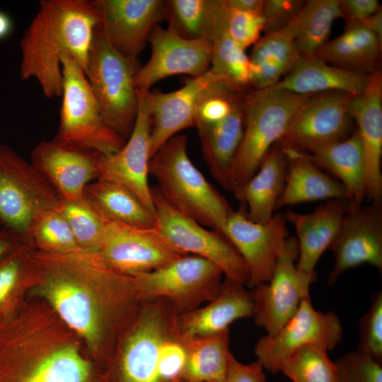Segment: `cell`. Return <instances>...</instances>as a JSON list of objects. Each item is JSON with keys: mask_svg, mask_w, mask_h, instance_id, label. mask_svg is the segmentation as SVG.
Returning a JSON list of instances; mask_svg holds the SVG:
<instances>
[{"mask_svg": "<svg viewBox=\"0 0 382 382\" xmlns=\"http://www.w3.org/2000/svg\"><path fill=\"white\" fill-rule=\"evenodd\" d=\"M33 255L37 292L104 365L141 308L134 277L109 267L96 252Z\"/></svg>", "mask_w": 382, "mask_h": 382, "instance_id": "6da1fadb", "label": "cell"}, {"mask_svg": "<svg viewBox=\"0 0 382 382\" xmlns=\"http://www.w3.org/2000/svg\"><path fill=\"white\" fill-rule=\"evenodd\" d=\"M100 16L94 1L42 0L20 41V76L34 79L48 98L62 96L61 57L86 71L95 28Z\"/></svg>", "mask_w": 382, "mask_h": 382, "instance_id": "7a4b0ae2", "label": "cell"}, {"mask_svg": "<svg viewBox=\"0 0 382 382\" xmlns=\"http://www.w3.org/2000/svg\"><path fill=\"white\" fill-rule=\"evenodd\" d=\"M178 313L163 298L143 300L103 368L105 382H190L189 339L180 333Z\"/></svg>", "mask_w": 382, "mask_h": 382, "instance_id": "3957f363", "label": "cell"}, {"mask_svg": "<svg viewBox=\"0 0 382 382\" xmlns=\"http://www.w3.org/2000/svg\"><path fill=\"white\" fill-rule=\"evenodd\" d=\"M42 343L30 351L16 312L0 320V382H104L103 370L74 342Z\"/></svg>", "mask_w": 382, "mask_h": 382, "instance_id": "277c9868", "label": "cell"}, {"mask_svg": "<svg viewBox=\"0 0 382 382\" xmlns=\"http://www.w3.org/2000/svg\"><path fill=\"white\" fill-rule=\"evenodd\" d=\"M187 137L176 134L150 159L149 173L164 199L203 226L225 235L234 212L226 199L195 166L187 154Z\"/></svg>", "mask_w": 382, "mask_h": 382, "instance_id": "5b68a950", "label": "cell"}, {"mask_svg": "<svg viewBox=\"0 0 382 382\" xmlns=\"http://www.w3.org/2000/svg\"><path fill=\"white\" fill-rule=\"evenodd\" d=\"M310 96L285 91L246 92L243 137L225 189L233 192L255 173L266 153L282 139L293 115Z\"/></svg>", "mask_w": 382, "mask_h": 382, "instance_id": "8992f818", "label": "cell"}, {"mask_svg": "<svg viewBox=\"0 0 382 382\" xmlns=\"http://www.w3.org/2000/svg\"><path fill=\"white\" fill-rule=\"evenodd\" d=\"M139 59L127 58L109 43L99 23L95 28L85 75L107 125L127 139L138 115L134 83Z\"/></svg>", "mask_w": 382, "mask_h": 382, "instance_id": "52a82bcc", "label": "cell"}, {"mask_svg": "<svg viewBox=\"0 0 382 382\" xmlns=\"http://www.w3.org/2000/svg\"><path fill=\"white\" fill-rule=\"evenodd\" d=\"M63 77L59 125L55 137L107 156L117 153L127 139L105 122L83 70L69 56L61 57Z\"/></svg>", "mask_w": 382, "mask_h": 382, "instance_id": "ba28073f", "label": "cell"}, {"mask_svg": "<svg viewBox=\"0 0 382 382\" xmlns=\"http://www.w3.org/2000/svg\"><path fill=\"white\" fill-rule=\"evenodd\" d=\"M60 202L57 192L31 162L8 145L0 144L1 228L32 244L30 231L35 212L59 208Z\"/></svg>", "mask_w": 382, "mask_h": 382, "instance_id": "9c48e42d", "label": "cell"}, {"mask_svg": "<svg viewBox=\"0 0 382 382\" xmlns=\"http://www.w3.org/2000/svg\"><path fill=\"white\" fill-rule=\"evenodd\" d=\"M222 274L215 263L188 254L156 270L133 277L141 300L166 299L181 314L214 299L221 287Z\"/></svg>", "mask_w": 382, "mask_h": 382, "instance_id": "30bf717a", "label": "cell"}, {"mask_svg": "<svg viewBox=\"0 0 382 382\" xmlns=\"http://www.w3.org/2000/svg\"><path fill=\"white\" fill-rule=\"evenodd\" d=\"M156 212V226L168 241L184 254L212 261L226 278L246 284L248 267L238 251L221 233L202 225L175 209L162 197L157 186L151 187Z\"/></svg>", "mask_w": 382, "mask_h": 382, "instance_id": "8fae6325", "label": "cell"}, {"mask_svg": "<svg viewBox=\"0 0 382 382\" xmlns=\"http://www.w3.org/2000/svg\"><path fill=\"white\" fill-rule=\"evenodd\" d=\"M96 253L109 267L131 277L153 272L186 255L156 225L138 226L115 221H108Z\"/></svg>", "mask_w": 382, "mask_h": 382, "instance_id": "7c38bea8", "label": "cell"}, {"mask_svg": "<svg viewBox=\"0 0 382 382\" xmlns=\"http://www.w3.org/2000/svg\"><path fill=\"white\" fill-rule=\"evenodd\" d=\"M353 96L332 91L310 96L293 115L279 145L310 153L350 137Z\"/></svg>", "mask_w": 382, "mask_h": 382, "instance_id": "4fadbf2b", "label": "cell"}, {"mask_svg": "<svg viewBox=\"0 0 382 382\" xmlns=\"http://www.w3.org/2000/svg\"><path fill=\"white\" fill-rule=\"evenodd\" d=\"M298 258V244L288 238L279 255L270 281L255 286V323L275 335L297 311L301 300L309 296V288L316 273L299 270L294 261Z\"/></svg>", "mask_w": 382, "mask_h": 382, "instance_id": "5bb4252c", "label": "cell"}, {"mask_svg": "<svg viewBox=\"0 0 382 382\" xmlns=\"http://www.w3.org/2000/svg\"><path fill=\"white\" fill-rule=\"evenodd\" d=\"M342 334L337 316L331 311H316L307 296L275 335H265L258 340L255 353L263 369L276 373L283 361L299 348L317 345L332 350L342 340Z\"/></svg>", "mask_w": 382, "mask_h": 382, "instance_id": "9a60e30c", "label": "cell"}, {"mask_svg": "<svg viewBox=\"0 0 382 382\" xmlns=\"http://www.w3.org/2000/svg\"><path fill=\"white\" fill-rule=\"evenodd\" d=\"M284 214L277 213L265 223H256L241 204L226 223L225 236L243 258L249 272L246 285L251 289L271 279L276 261L289 238Z\"/></svg>", "mask_w": 382, "mask_h": 382, "instance_id": "2e32d148", "label": "cell"}, {"mask_svg": "<svg viewBox=\"0 0 382 382\" xmlns=\"http://www.w3.org/2000/svg\"><path fill=\"white\" fill-rule=\"evenodd\" d=\"M329 249L335 262L328 277L334 284L346 270L368 263L382 270V202L350 203Z\"/></svg>", "mask_w": 382, "mask_h": 382, "instance_id": "e0dca14e", "label": "cell"}, {"mask_svg": "<svg viewBox=\"0 0 382 382\" xmlns=\"http://www.w3.org/2000/svg\"><path fill=\"white\" fill-rule=\"evenodd\" d=\"M102 155L54 137L33 149L31 163L61 199L74 200L83 197L86 185L98 179Z\"/></svg>", "mask_w": 382, "mask_h": 382, "instance_id": "ac0fdd59", "label": "cell"}, {"mask_svg": "<svg viewBox=\"0 0 382 382\" xmlns=\"http://www.w3.org/2000/svg\"><path fill=\"white\" fill-rule=\"evenodd\" d=\"M149 42L151 57L134 78L137 90L149 91L156 83L173 75L197 78L210 68L212 50L206 40H186L158 25L151 32Z\"/></svg>", "mask_w": 382, "mask_h": 382, "instance_id": "d6986e66", "label": "cell"}, {"mask_svg": "<svg viewBox=\"0 0 382 382\" xmlns=\"http://www.w3.org/2000/svg\"><path fill=\"white\" fill-rule=\"evenodd\" d=\"M109 43L122 55L138 57L163 21L166 0H93Z\"/></svg>", "mask_w": 382, "mask_h": 382, "instance_id": "ffe728a7", "label": "cell"}, {"mask_svg": "<svg viewBox=\"0 0 382 382\" xmlns=\"http://www.w3.org/2000/svg\"><path fill=\"white\" fill-rule=\"evenodd\" d=\"M139 110L133 131L117 153L102 155L98 178L120 184L141 200L156 215L151 190L148 183L151 120L146 91L137 90Z\"/></svg>", "mask_w": 382, "mask_h": 382, "instance_id": "44dd1931", "label": "cell"}, {"mask_svg": "<svg viewBox=\"0 0 382 382\" xmlns=\"http://www.w3.org/2000/svg\"><path fill=\"white\" fill-rule=\"evenodd\" d=\"M224 79L209 69L199 77L187 78L185 85L177 91L169 93L146 91L151 120V158L178 132L195 127V111L203 92L212 83Z\"/></svg>", "mask_w": 382, "mask_h": 382, "instance_id": "7402d4cb", "label": "cell"}, {"mask_svg": "<svg viewBox=\"0 0 382 382\" xmlns=\"http://www.w3.org/2000/svg\"><path fill=\"white\" fill-rule=\"evenodd\" d=\"M350 114L357 122L364 150L367 195L371 202H382V74H371L364 91L355 96Z\"/></svg>", "mask_w": 382, "mask_h": 382, "instance_id": "603a6c76", "label": "cell"}, {"mask_svg": "<svg viewBox=\"0 0 382 382\" xmlns=\"http://www.w3.org/2000/svg\"><path fill=\"white\" fill-rule=\"evenodd\" d=\"M245 284L225 278L217 296L204 306L178 314L176 323L180 334L196 339L210 336L228 328L233 321L255 313L253 291Z\"/></svg>", "mask_w": 382, "mask_h": 382, "instance_id": "cb8c5ba5", "label": "cell"}, {"mask_svg": "<svg viewBox=\"0 0 382 382\" xmlns=\"http://www.w3.org/2000/svg\"><path fill=\"white\" fill-rule=\"evenodd\" d=\"M350 202L347 199H332L308 214H298L286 209V222L295 228L297 236V268L306 273H314L323 253L334 241Z\"/></svg>", "mask_w": 382, "mask_h": 382, "instance_id": "d4e9b609", "label": "cell"}, {"mask_svg": "<svg viewBox=\"0 0 382 382\" xmlns=\"http://www.w3.org/2000/svg\"><path fill=\"white\" fill-rule=\"evenodd\" d=\"M371 74L329 65L316 56H300L280 81L263 90L285 91L299 95L338 91L359 96L366 89Z\"/></svg>", "mask_w": 382, "mask_h": 382, "instance_id": "484cf974", "label": "cell"}, {"mask_svg": "<svg viewBox=\"0 0 382 382\" xmlns=\"http://www.w3.org/2000/svg\"><path fill=\"white\" fill-rule=\"evenodd\" d=\"M302 25L299 13L282 29L261 37L248 56L251 64L250 87L263 90L275 85L295 65L299 57L295 38Z\"/></svg>", "mask_w": 382, "mask_h": 382, "instance_id": "4316f807", "label": "cell"}, {"mask_svg": "<svg viewBox=\"0 0 382 382\" xmlns=\"http://www.w3.org/2000/svg\"><path fill=\"white\" fill-rule=\"evenodd\" d=\"M287 157L279 144L266 153L255 173L233 192L244 204L248 217L256 223H265L274 214L277 202L286 181Z\"/></svg>", "mask_w": 382, "mask_h": 382, "instance_id": "83f0119b", "label": "cell"}, {"mask_svg": "<svg viewBox=\"0 0 382 382\" xmlns=\"http://www.w3.org/2000/svg\"><path fill=\"white\" fill-rule=\"evenodd\" d=\"M281 146L287 157V170L285 185L277 202L275 211L303 202L347 199L342 184L323 173L306 153Z\"/></svg>", "mask_w": 382, "mask_h": 382, "instance_id": "f1b7e54d", "label": "cell"}, {"mask_svg": "<svg viewBox=\"0 0 382 382\" xmlns=\"http://www.w3.org/2000/svg\"><path fill=\"white\" fill-rule=\"evenodd\" d=\"M306 154L318 168L340 180L350 203L362 204L367 183L364 150L357 130L345 139L321 146Z\"/></svg>", "mask_w": 382, "mask_h": 382, "instance_id": "f546056e", "label": "cell"}, {"mask_svg": "<svg viewBox=\"0 0 382 382\" xmlns=\"http://www.w3.org/2000/svg\"><path fill=\"white\" fill-rule=\"evenodd\" d=\"M243 100L244 98L236 103L231 112L222 120L195 127L204 159L212 175L224 188L243 137Z\"/></svg>", "mask_w": 382, "mask_h": 382, "instance_id": "4dcf8cb0", "label": "cell"}, {"mask_svg": "<svg viewBox=\"0 0 382 382\" xmlns=\"http://www.w3.org/2000/svg\"><path fill=\"white\" fill-rule=\"evenodd\" d=\"M381 48L382 42L361 23H346L344 32L314 56L339 68L371 74L379 70Z\"/></svg>", "mask_w": 382, "mask_h": 382, "instance_id": "1f68e13d", "label": "cell"}, {"mask_svg": "<svg viewBox=\"0 0 382 382\" xmlns=\"http://www.w3.org/2000/svg\"><path fill=\"white\" fill-rule=\"evenodd\" d=\"M83 197L108 221L138 226L156 224V215L120 184L98 178L86 185Z\"/></svg>", "mask_w": 382, "mask_h": 382, "instance_id": "d6a6232c", "label": "cell"}, {"mask_svg": "<svg viewBox=\"0 0 382 382\" xmlns=\"http://www.w3.org/2000/svg\"><path fill=\"white\" fill-rule=\"evenodd\" d=\"M226 0H216L209 42L212 56L209 70L248 90L251 79V64L245 51L232 39L228 27Z\"/></svg>", "mask_w": 382, "mask_h": 382, "instance_id": "836d02e7", "label": "cell"}, {"mask_svg": "<svg viewBox=\"0 0 382 382\" xmlns=\"http://www.w3.org/2000/svg\"><path fill=\"white\" fill-rule=\"evenodd\" d=\"M229 328L189 340L185 374L190 382H222L229 369Z\"/></svg>", "mask_w": 382, "mask_h": 382, "instance_id": "e575fe53", "label": "cell"}, {"mask_svg": "<svg viewBox=\"0 0 382 382\" xmlns=\"http://www.w3.org/2000/svg\"><path fill=\"white\" fill-rule=\"evenodd\" d=\"M214 10L215 0H166L163 21L184 39L209 42Z\"/></svg>", "mask_w": 382, "mask_h": 382, "instance_id": "d590c367", "label": "cell"}, {"mask_svg": "<svg viewBox=\"0 0 382 382\" xmlns=\"http://www.w3.org/2000/svg\"><path fill=\"white\" fill-rule=\"evenodd\" d=\"M32 248L23 246L0 263V320L19 308L18 292L36 278L37 265Z\"/></svg>", "mask_w": 382, "mask_h": 382, "instance_id": "8d00e7d4", "label": "cell"}, {"mask_svg": "<svg viewBox=\"0 0 382 382\" xmlns=\"http://www.w3.org/2000/svg\"><path fill=\"white\" fill-rule=\"evenodd\" d=\"M303 21L294 44L299 56H314L329 40L332 25L341 17L338 0H308L302 7Z\"/></svg>", "mask_w": 382, "mask_h": 382, "instance_id": "74e56055", "label": "cell"}, {"mask_svg": "<svg viewBox=\"0 0 382 382\" xmlns=\"http://www.w3.org/2000/svg\"><path fill=\"white\" fill-rule=\"evenodd\" d=\"M30 239L40 252L66 254L83 251L79 247L71 228L57 209H40L33 216Z\"/></svg>", "mask_w": 382, "mask_h": 382, "instance_id": "f35d334b", "label": "cell"}, {"mask_svg": "<svg viewBox=\"0 0 382 382\" xmlns=\"http://www.w3.org/2000/svg\"><path fill=\"white\" fill-rule=\"evenodd\" d=\"M58 209L66 219L80 249L96 252L108 221L83 197L74 200L61 199Z\"/></svg>", "mask_w": 382, "mask_h": 382, "instance_id": "ab89813d", "label": "cell"}, {"mask_svg": "<svg viewBox=\"0 0 382 382\" xmlns=\"http://www.w3.org/2000/svg\"><path fill=\"white\" fill-rule=\"evenodd\" d=\"M328 351L317 345L303 346L283 361L279 371L293 382H337V367Z\"/></svg>", "mask_w": 382, "mask_h": 382, "instance_id": "60d3db41", "label": "cell"}, {"mask_svg": "<svg viewBox=\"0 0 382 382\" xmlns=\"http://www.w3.org/2000/svg\"><path fill=\"white\" fill-rule=\"evenodd\" d=\"M359 352L382 361V292H376L371 305L359 323Z\"/></svg>", "mask_w": 382, "mask_h": 382, "instance_id": "b9f144b4", "label": "cell"}, {"mask_svg": "<svg viewBox=\"0 0 382 382\" xmlns=\"http://www.w3.org/2000/svg\"><path fill=\"white\" fill-rule=\"evenodd\" d=\"M335 363L337 382H382V366L357 350L342 356Z\"/></svg>", "mask_w": 382, "mask_h": 382, "instance_id": "7bdbcfd3", "label": "cell"}, {"mask_svg": "<svg viewBox=\"0 0 382 382\" xmlns=\"http://www.w3.org/2000/svg\"><path fill=\"white\" fill-rule=\"evenodd\" d=\"M228 27L233 41L241 50L245 51L261 37L264 20L261 15L228 7Z\"/></svg>", "mask_w": 382, "mask_h": 382, "instance_id": "ee69618b", "label": "cell"}, {"mask_svg": "<svg viewBox=\"0 0 382 382\" xmlns=\"http://www.w3.org/2000/svg\"><path fill=\"white\" fill-rule=\"evenodd\" d=\"M306 1L265 0L262 9L265 35L282 29L299 13Z\"/></svg>", "mask_w": 382, "mask_h": 382, "instance_id": "f6af8a7d", "label": "cell"}, {"mask_svg": "<svg viewBox=\"0 0 382 382\" xmlns=\"http://www.w3.org/2000/svg\"><path fill=\"white\" fill-rule=\"evenodd\" d=\"M341 17L346 23H361L381 6L376 0H338Z\"/></svg>", "mask_w": 382, "mask_h": 382, "instance_id": "bcb514c9", "label": "cell"}, {"mask_svg": "<svg viewBox=\"0 0 382 382\" xmlns=\"http://www.w3.org/2000/svg\"><path fill=\"white\" fill-rule=\"evenodd\" d=\"M263 367L257 360L248 364L237 361L232 355L229 369L222 382H265Z\"/></svg>", "mask_w": 382, "mask_h": 382, "instance_id": "7dc6e473", "label": "cell"}, {"mask_svg": "<svg viewBox=\"0 0 382 382\" xmlns=\"http://www.w3.org/2000/svg\"><path fill=\"white\" fill-rule=\"evenodd\" d=\"M25 245L33 248L32 244L24 238L0 228V263L13 252Z\"/></svg>", "mask_w": 382, "mask_h": 382, "instance_id": "c3c4849f", "label": "cell"}, {"mask_svg": "<svg viewBox=\"0 0 382 382\" xmlns=\"http://www.w3.org/2000/svg\"><path fill=\"white\" fill-rule=\"evenodd\" d=\"M230 8L262 16L265 0H226Z\"/></svg>", "mask_w": 382, "mask_h": 382, "instance_id": "681fc988", "label": "cell"}, {"mask_svg": "<svg viewBox=\"0 0 382 382\" xmlns=\"http://www.w3.org/2000/svg\"><path fill=\"white\" fill-rule=\"evenodd\" d=\"M366 28L373 32L382 42V8L381 7L363 22Z\"/></svg>", "mask_w": 382, "mask_h": 382, "instance_id": "f907efd6", "label": "cell"}, {"mask_svg": "<svg viewBox=\"0 0 382 382\" xmlns=\"http://www.w3.org/2000/svg\"><path fill=\"white\" fill-rule=\"evenodd\" d=\"M12 21L6 13L0 11V40L6 37L12 30Z\"/></svg>", "mask_w": 382, "mask_h": 382, "instance_id": "816d5d0a", "label": "cell"}, {"mask_svg": "<svg viewBox=\"0 0 382 382\" xmlns=\"http://www.w3.org/2000/svg\"><path fill=\"white\" fill-rule=\"evenodd\" d=\"M1 228V227H0Z\"/></svg>", "mask_w": 382, "mask_h": 382, "instance_id": "f5cc1de1", "label": "cell"}]
</instances>
